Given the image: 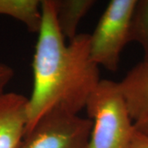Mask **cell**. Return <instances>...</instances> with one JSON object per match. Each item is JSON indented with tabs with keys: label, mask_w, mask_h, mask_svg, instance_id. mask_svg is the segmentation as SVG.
<instances>
[{
	"label": "cell",
	"mask_w": 148,
	"mask_h": 148,
	"mask_svg": "<svg viewBox=\"0 0 148 148\" xmlns=\"http://www.w3.org/2000/svg\"><path fill=\"white\" fill-rule=\"evenodd\" d=\"M0 15L12 16L22 22L30 32L38 33L42 22L41 1L0 0Z\"/></svg>",
	"instance_id": "ba28073f"
},
{
	"label": "cell",
	"mask_w": 148,
	"mask_h": 148,
	"mask_svg": "<svg viewBox=\"0 0 148 148\" xmlns=\"http://www.w3.org/2000/svg\"><path fill=\"white\" fill-rule=\"evenodd\" d=\"M14 72L8 65L0 63V95L4 93L6 86L12 79Z\"/></svg>",
	"instance_id": "30bf717a"
},
{
	"label": "cell",
	"mask_w": 148,
	"mask_h": 148,
	"mask_svg": "<svg viewBox=\"0 0 148 148\" xmlns=\"http://www.w3.org/2000/svg\"><path fill=\"white\" fill-rule=\"evenodd\" d=\"M134 125H135V128L138 131L143 132L146 135H148V119L141 123H134Z\"/></svg>",
	"instance_id": "7c38bea8"
},
{
	"label": "cell",
	"mask_w": 148,
	"mask_h": 148,
	"mask_svg": "<svg viewBox=\"0 0 148 148\" xmlns=\"http://www.w3.org/2000/svg\"><path fill=\"white\" fill-rule=\"evenodd\" d=\"M92 121L53 107L27 131L16 148H89Z\"/></svg>",
	"instance_id": "277c9868"
},
{
	"label": "cell",
	"mask_w": 148,
	"mask_h": 148,
	"mask_svg": "<svg viewBox=\"0 0 148 148\" xmlns=\"http://www.w3.org/2000/svg\"><path fill=\"white\" fill-rule=\"evenodd\" d=\"M58 27L64 36L72 40L77 35L80 21L95 4V0H53Z\"/></svg>",
	"instance_id": "52a82bcc"
},
{
	"label": "cell",
	"mask_w": 148,
	"mask_h": 148,
	"mask_svg": "<svg viewBox=\"0 0 148 148\" xmlns=\"http://www.w3.org/2000/svg\"><path fill=\"white\" fill-rule=\"evenodd\" d=\"M41 12L26 132L53 107L77 114L101 81L99 66L90 56V35L77 34L66 45L57 24L53 0L41 1Z\"/></svg>",
	"instance_id": "6da1fadb"
},
{
	"label": "cell",
	"mask_w": 148,
	"mask_h": 148,
	"mask_svg": "<svg viewBox=\"0 0 148 148\" xmlns=\"http://www.w3.org/2000/svg\"><path fill=\"white\" fill-rule=\"evenodd\" d=\"M142 47L144 58L148 59V0H137L130 27V42Z\"/></svg>",
	"instance_id": "9c48e42d"
},
{
	"label": "cell",
	"mask_w": 148,
	"mask_h": 148,
	"mask_svg": "<svg viewBox=\"0 0 148 148\" xmlns=\"http://www.w3.org/2000/svg\"><path fill=\"white\" fill-rule=\"evenodd\" d=\"M137 0H112L90 35V56L97 66L118 70L122 51L130 42V27Z\"/></svg>",
	"instance_id": "3957f363"
},
{
	"label": "cell",
	"mask_w": 148,
	"mask_h": 148,
	"mask_svg": "<svg viewBox=\"0 0 148 148\" xmlns=\"http://www.w3.org/2000/svg\"><path fill=\"white\" fill-rule=\"evenodd\" d=\"M119 85L134 123L148 119V59L132 68Z\"/></svg>",
	"instance_id": "8992f818"
},
{
	"label": "cell",
	"mask_w": 148,
	"mask_h": 148,
	"mask_svg": "<svg viewBox=\"0 0 148 148\" xmlns=\"http://www.w3.org/2000/svg\"><path fill=\"white\" fill-rule=\"evenodd\" d=\"M28 98L15 92L0 95V148H16L27 123Z\"/></svg>",
	"instance_id": "5b68a950"
},
{
	"label": "cell",
	"mask_w": 148,
	"mask_h": 148,
	"mask_svg": "<svg viewBox=\"0 0 148 148\" xmlns=\"http://www.w3.org/2000/svg\"><path fill=\"white\" fill-rule=\"evenodd\" d=\"M129 148H148V135L136 129Z\"/></svg>",
	"instance_id": "8fae6325"
},
{
	"label": "cell",
	"mask_w": 148,
	"mask_h": 148,
	"mask_svg": "<svg viewBox=\"0 0 148 148\" xmlns=\"http://www.w3.org/2000/svg\"><path fill=\"white\" fill-rule=\"evenodd\" d=\"M85 108L92 121L89 148H129L136 128L119 82L101 80Z\"/></svg>",
	"instance_id": "7a4b0ae2"
}]
</instances>
